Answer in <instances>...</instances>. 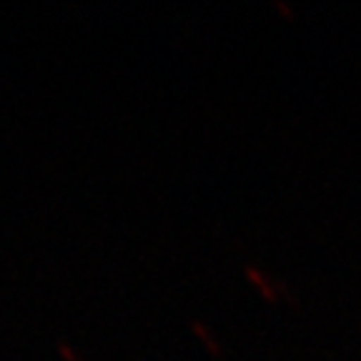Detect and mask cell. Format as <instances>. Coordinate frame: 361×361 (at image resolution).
Wrapping results in <instances>:
<instances>
[{
  "label": "cell",
  "instance_id": "1",
  "mask_svg": "<svg viewBox=\"0 0 361 361\" xmlns=\"http://www.w3.org/2000/svg\"><path fill=\"white\" fill-rule=\"evenodd\" d=\"M246 274H248L251 279H254V283L261 288V291H264L266 299H274V296H276V291H274V288L269 286V276H266V274H261V271H259V269H254V266H248Z\"/></svg>",
  "mask_w": 361,
  "mask_h": 361
},
{
  "label": "cell",
  "instance_id": "2",
  "mask_svg": "<svg viewBox=\"0 0 361 361\" xmlns=\"http://www.w3.org/2000/svg\"><path fill=\"white\" fill-rule=\"evenodd\" d=\"M191 324H193V331H196L198 336L203 338V344L209 346V351H214V354H221V346L216 344V338H214V336H211V334H209V329L203 326L201 322H191Z\"/></svg>",
  "mask_w": 361,
  "mask_h": 361
},
{
  "label": "cell",
  "instance_id": "3",
  "mask_svg": "<svg viewBox=\"0 0 361 361\" xmlns=\"http://www.w3.org/2000/svg\"><path fill=\"white\" fill-rule=\"evenodd\" d=\"M56 346H58V351H61V356H63V359H66V361H83L78 354H75L73 349H71V344H68L66 338H58Z\"/></svg>",
  "mask_w": 361,
  "mask_h": 361
}]
</instances>
